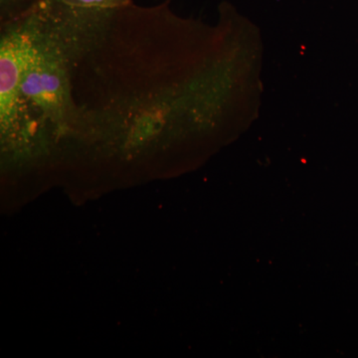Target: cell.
<instances>
[{"mask_svg": "<svg viewBox=\"0 0 358 358\" xmlns=\"http://www.w3.org/2000/svg\"><path fill=\"white\" fill-rule=\"evenodd\" d=\"M42 0H0V23L13 22L32 13Z\"/></svg>", "mask_w": 358, "mask_h": 358, "instance_id": "3", "label": "cell"}, {"mask_svg": "<svg viewBox=\"0 0 358 358\" xmlns=\"http://www.w3.org/2000/svg\"><path fill=\"white\" fill-rule=\"evenodd\" d=\"M45 3L75 13H106L131 6L133 0H43Z\"/></svg>", "mask_w": 358, "mask_h": 358, "instance_id": "2", "label": "cell"}, {"mask_svg": "<svg viewBox=\"0 0 358 358\" xmlns=\"http://www.w3.org/2000/svg\"><path fill=\"white\" fill-rule=\"evenodd\" d=\"M72 69L65 35L39 4L29 14L20 86H0V124L4 141L23 145L40 131L75 129Z\"/></svg>", "mask_w": 358, "mask_h": 358, "instance_id": "1", "label": "cell"}]
</instances>
